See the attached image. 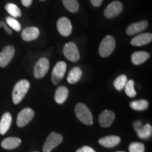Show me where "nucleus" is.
I'll return each mask as SVG.
<instances>
[{"instance_id":"23","label":"nucleus","mask_w":152,"mask_h":152,"mask_svg":"<svg viewBox=\"0 0 152 152\" xmlns=\"http://www.w3.org/2000/svg\"><path fill=\"white\" fill-rule=\"evenodd\" d=\"M130 108L134 111H144L148 108L149 106V102L145 99H140L132 101L130 104Z\"/></svg>"},{"instance_id":"16","label":"nucleus","mask_w":152,"mask_h":152,"mask_svg":"<svg viewBox=\"0 0 152 152\" xmlns=\"http://www.w3.org/2000/svg\"><path fill=\"white\" fill-rule=\"evenodd\" d=\"M148 26V23L146 20H142L140 22L134 23L128 26L126 29V33L128 35H132L134 34L140 33L142 30H145Z\"/></svg>"},{"instance_id":"18","label":"nucleus","mask_w":152,"mask_h":152,"mask_svg":"<svg viewBox=\"0 0 152 152\" xmlns=\"http://www.w3.org/2000/svg\"><path fill=\"white\" fill-rule=\"evenodd\" d=\"M68 96V90L65 86H60L56 89L54 99L58 104H62L66 102Z\"/></svg>"},{"instance_id":"7","label":"nucleus","mask_w":152,"mask_h":152,"mask_svg":"<svg viewBox=\"0 0 152 152\" xmlns=\"http://www.w3.org/2000/svg\"><path fill=\"white\" fill-rule=\"evenodd\" d=\"M34 115H35V113L33 109H30V108H26V109H23L17 116V125L19 128H23V127L26 126L33 118Z\"/></svg>"},{"instance_id":"37","label":"nucleus","mask_w":152,"mask_h":152,"mask_svg":"<svg viewBox=\"0 0 152 152\" xmlns=\"http://www.w3.org/2000/svg\"><path fill=\"white\" fill-rule=\"evenodd\" d=\"M34 152H37V151H34Z\"/></svg>"},{"instance_id":"1","label":"nucleus","mask_w":152,"mask_h":152,"mask_svg":"<svg viewBox=\"0 0 152 152\" xmlns=\"http://www.w3.org/2000/svg\"><path fill=\"white\" fill-rule=\"evenodd\" d=\"M29 88L30 83L26 80H22L15 85L12 92V100L14 104H18L21 102Z\"/></svg>"},{"instance_id":"32","label":"nucleus","mask_w":152,"mask_h":152,"mask_svg":"<svg viewBox=\"0 0 152 152\" xmlns=\"http://www.w3.org/2000/svg\"><path fill=\"white\" fill-rule=\"evenodd\" d=\"M0 27H2V28H4L6 32H7V33L8 34H9V35H11V34L12 33H11V30L9 29L8 26H7V25H6L4 22H0Z\"/></svg>"},{"instance_id":"2","label":"nucleus","mask_w":152,"mask_h":152,"mask_svg":"<svg viewBox=\"0 0 152 152\" xmlns=\"http://www.w3.org/2000/svg\"><path fill=\"white\" fill-rule=\"evenodd\" d=\"M75 113L76 116L85 125H92L93 124V117L90 109L85 104L79 103L75 106Z\"/></svg>"},{"instance_id":"10","label":"nucleus","mask_w":152,"mask_h":152,"mask_svg":"<svg viewBox=\"0 0 152 152\" xmlns=\"http://www.w3.org/2000/svg\"><path fill=\"white\" fill-rule=\"evenodd\" d=\"M57 29L58 33L64 37H68L72 33L71 20L66 17H61L57 21Z\"/></svg>"},{"instance_id":"28","label":"nucleus","mask_w":152,"mask_h":152,"mask_svg":"<svg viewBox=\"0 0 152 152\" xmlns=\"http://www.w3.org/2000/svg\"><path fill=\"white\" fill-rule=\"evenodd\" d=\"M7 24L9 27H11L13 30H14L15 31L19 32L21 29V26H20V23H19L16 19H15L13 17H7L6 18Z\"/></svg>"},{"instance_id":"30","label":"nucleus","mask_w":152,"mask_h":152,"mask_svg":"<svg viewBox=\"0 0 152 152\" xmlns=\"http://www.w3.org/2000/svg\"><path fill=\"white\" fill-rule=\"evenodd\" d=\"M76 152H96L92 147H89V146H84L80 149L77 150Z\"/></svg>"},{"instance_id":"17","label":"nucleus","mask_w":152,"mask_h":152,"mask_svg":"<svg viewBox=\"0 0 152 152\" xmlns=\"http://www.w3.org/2000/svg\"><path fill=\"white\" fill-rule=\"evenodd\" d=\"M149 54L147 52L140 51L133 53L131 56V61L134 65L138 66L143 64L149 58Z\"/></svg>"},{"instance_id":"21","label":"nucleus","mask_w":152,"mask_h":152,"mask_svg":"<svg viewBox=\"0 0 152 152\" xmlns=\"http://www.w3.org/2000/svg\"><path fill=\"white\" fill-rule=\"evenodd\" d=\"M83 75V71L79 67H75L68 73L67 80L70 84H75L80 80Z\"/></svg>"},{"instance_id":"6","label":"nucleus","mask_w":152,"mask_h":152,"mask_svg":"<svg viewBox=\"0 0 152 152\" xmlns=\"http://www.w3.org/2000/svg\"><path fill=\"white\" fill-rule=\"evenodd\" d=\"M64 55L68 60L72 62H77L80 59V53L75 43L68 42L64 45Z\"/></svg>"},{"instance_id":"27","label":"nucleus","mask_w":152,"mask_h":152,"mask_svg":"<svg viewBox=\"0 0 152 152\" xmlns=\"http://www.w3.org/2000/svg\"><path fill=\"white\" fill-rule=\"evenodd\" d=\"M134 81L132 80H128L127 82L126 85L124 87L125 94H127V96H128L129 97L133 98L137 95V92L135 90H134Z\"/></svg>"},{"instance_id":"36","label":"nucleus","mask_w":152,"mask_h":152,"mask_svg":"<svg viewBox=\"0 0 152 152\" xmlns=\"http://www.w3.org/2000/svg\"><path fill=\"white\" fill-rule=\"evenodd\" d=\"M116 152H124V151H116Z\"/></svg>"},{"instance_id":"24","label":"nucleus","mask_w":152,"mask_h":152,"mask_svg":"<svg viewBox=\"0 0 152 152\" xmlns=\"http://www.w3.org/2000/svg\"><path fill=\"white\" fill-rule=\"evenodd\" d=\"M6 11L8 12L9 15H11V17L13 18H18L21 16V11L20 9L16 4L12 3H9L5 6Z\"/></svg>"},{"instance_id":"33","label":"nucleus","mask_w":152,"mask_h":152,"mask_svg":"<svg viewBox=\"0 0 152 152\" xmlns=\"http://www.w3.org/2000/svg\"><path fill=\"white\" fill-rule=\"evenodd\" d=\"M142 125V123L139 121H137L134 123H133V127H134V129L135 131L137 130H138L140 128H141Z\"/></svg>"},{"instance_id":"3","label":"nucleus","mask_w":152,"mask_h":152,"mask_svg":"<svg viewBox=\"0 0 152 152\" xmlns=\"http://www.w3.org/2000/svg\"><path fill=\"white\" fill-rule=\"evenodd\" d=\"M115 47V41L113 36L107 35L101 42L99 47V54L102 57L110 56Z\"/></svg>"},{"instance_id":"13","label":"nucleus","mask_w":152,"mask_h":152,"mask_svg":"<svg viewBox=\"0 0 152 152\" xmlns=\"http://www.w3.org/2000/svg\"><path fill=\"white\" fill-rule=\"evenodd\" d=\"M152 40L151 33H143L140 34L137 37H134L131 40L130 44L132 46L140 47L142 45H145L151 42Z\"/></svg>"},{"instance_id":"12","label":"nucleus","mask_w":152,"mask_h":152,"mask_svg":"<svg viewBox=\"0 0 152 152\" xmlns=\"http://www.w3.org/2000/svg\"><path fill=\"white\" fill-rule=\"evenodd\" d=\"M115 120V114L109 110H104L99 116V123L103 128H108L111 125Z\"/></svg>"},{"instance_id":"35","label":"nucleus","mask_w":152,"mask_h":152,"mask_svg":"<svg viewBox=\"0 0 152 152\" xmlns=\"http://www.w3.org/2000/svg\"><path fill=\"white\" fill-rule=\"evenodd\" d=\"M39 1H45V0H39Z\"/></svg>"},{"instance_id":"31","label":"nucleus","mask_w":152,"mask_h":152,"mask_svg":"<svg viewBox=\"0 0 152 152\" xmlns=\"http://www.w3.org/2000/svg\"><path fill=\"white\" fill-rule=\"evenodd\" d=\"M92 4L95 7H100L101 4H102L103 0H90Z\"/></svg>"},{"instance_id":"4","label":"nucleus","mask_w":152,"mask_h":152,"mask_svg":"<svg viewBox=\"0 0 152 152\" xmlns=\"http://www.w3.org/2000/svg\"><path fill=\"white\" fill-rule=\"evenodd\" d=\"M63 141V136L58 133L52 132L47 137L43 145L44 152H51L55 147L58 146Z\"/></svg>"},{"instance_id":"9","label":"nucleus","mask_w":152,"mask_h":152,"mask_svg":"<svg viewBox=\"0 0 152 152\" xmlns=\"http://www.w3.org/2000/svg\"><path fill=\"white\" fill-rule=\"evenodd\" d=\"M123 4L119 1H114L107 6L104 10V16L107 18H112L117 16L123 11Z\"/></svg>"},{"instance_id":"5","label":"nucleus","mask_w":152,"mask_h":152,"mask_svg":"<svg viewBox=\"0 0 152 152\" xmlns=\"http://www.w3.org/2000/svg\"><path fill=\"white\" fill-rule=\"evenodd\" d=\"M49 68V62L47 58L42 57L37 61L34 67V76L36 78H42L45 77Z\"/></svg>"},{"instance_id":"14","label":"nucleus","mask_w":152,"mask_h":152,"mask_svg":"<svg viewBox=\"0 0 152 152\" xmlns=\"http://www.w3.org/2000/svg\"><path fill=\"white\" fill-rule=\"evenodd\" d=\"M39 35V30L36 27H28L23 30L22 39L24 41H32L36 39Z\"/></svg>"},{"instance_id":"25","label":"nucleus","mask_w":152,"mask_h":152,"mask_svg":"<svg viewBox=\"0 0 152 152\" xmlns=\"http://www.w3.org/2000/svg\"><path fill=\"white\" fill-rule=\"evenodd\" d=\"M62 2L66 9L72 13H76L79 10V3L77 0H62Z\"/></svg>"},{"instance_id":"29","label":"nucleus","mask_w":152,"mask_h":152,"mask_svg":"<svg viewBox=\"0 0 152 152\" xmlns=\"http://www.w3.org/2000/svg\"><path fill=\"white\" fill-rule=\"evenodd\" d=\"M130 152H144V145L140 142H132L129 146Z\"/></svg>"},{"instance_id":"15","label":"nucleus","mask_w":152,"mask_h":152,"mask_svg":"<svg viewBox=\"0 0 152 152\" xmlns=\"http://www.w3.org/2000/svg\"><path fill=\"white\" fill-rule=\"evenodd\" d=\"M121 142V138L118 136H106L99 140V144L106 148H112L117 146Z\"/></svg>"},{"instance_id":"22","label":"nucleus","mask_w":152,"mask_h":152,"mask_svg":"<svg viewBox=\"0 0 152 152\" xmlns=\"http://www.w3.org/2000/svg\"><path fill=\"white\" fill-rule=\"evenodd\" d=\"M137 135L141 139H148L151 136L152 127L150 124L142 125L141 128L136 130Z\"/></svg>"},{"instance_id":"11","label":"nucleus","mask_w":152,"mask_h":152,"mask_svg":"<svg viewBox=\"0 0 152 152\" xmlns=\"http://www.w3.org/2000/svg\"><path fill=\"white\" fill-rule=\"evenodd\" d=\"M15 54V49L12 46H7L0 53V67H6L11 61Z\"/></svg>"},{"instance_id":"8","label":"nucleus","mask_w":152,"mask_h":152,"mask_svg":"<svg viewBox=\"0 0 152 152\" xmlns=\"http://www.w3.org/2000/svg\"><path fill=\"white\" fill-rule=\"evenodd\" d=\"M66 71V64L64 61H59L56 64L52 73V82L57 85L63 79Z\"/></svg>"},{"instance_id":"20","label":"nucleus","mask_w":152,"mask_h":152,"mask_svg":"<svg viewBox=\"0 0 152 152\" xmlns=\"http://www.w3.org/2000/svg\"><path fill=\"white\" fill-rule=\"evenodd\" d=\"M21 143L20 139L18 137L6 138L1 142V145L5 149H14L17 148Z\"/></svg>"},{"instance_id":"26","label":"nucleus","mask_w":152,"mask_h":152,"mask_svg":"<svg viewBox=\"0 0 152 152\" xmlns=\"http://www.w3.org/2000/svg\"><path fill=\"white\" fill-rule=\"evenodd\" d=\"M127 82H128V78H127L126 75H121L114 80L113 86L115 88V90H117L118 91H121L123 89H124Z\"/></svg>"},{"instance_id":"34","label":"nucleus","mask_w":152,"mask_h":152,"mask_svg":"<svg viewBox=\"0 0 152 152\" xmlns=\"http://www.w3.org/2000/svg\"><path fill=\"white\" fill-rule=\"evenodd\" d=\"M33 0H21L22 4L26 7H29L31 5Z\"/></svg>"},{"instance_id":"19","label":"nucleus","mask_w":152,"mask_h":152,"mask_svg":"<svg viewBox=\"0 0 152 152\" xmlns=\"http://www.w3.org/2000/svg\"><path fill=\"white\" fill-rule=\"evenodd\" d=\"M11 121H12V117L11 113H5L1 117L0 121V134H4L10 128Z\"/></svg>"}]
</instances>
